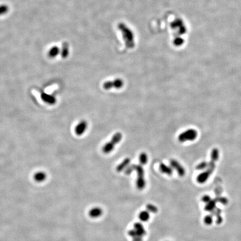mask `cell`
<instances>
[{"label":"cell","instance_id":"obj_24","mask_svg":"<svg viewBox=\"0 0 241 241\" xmlns=\"http://www.w3.org/2000/svg\"><path fill=\"white\" fill-rule=\"evenodd\" d=\"M216 200L218 202H219L221 203L224 204H227V202H228L226 199L225 198H222V197H219V198L217 199Z\"/></svg>","mask_w":241,"mask_h":241},{"label":"cell","instance_id":"obj_22","mask_svg":"<svg viewBox=\"0 0 241 241\" xmlns=\"http://www.w3.org/2000/svg\"><path fill=\"white\" fill-rule=\"evenodd\" d=\"M204 221L205 224L207 225H210L213 222V218L212 216H207L205 217L204 218Z\"/></svg>","mask_w":241,"mask_h":241},{"label":"cell","instance_id":"obj_25","mask_svg":"<svg viewBox=\"0 0 241 241\" xmlns=\"http://www.w3.org/2000/svg\"><path fill=\"white\" fill-rule=\"evenodd\" d=\"M212 199L210 198V197H209V196H208V195H205V196H204L202 198V200H203V202H204V203H208L209 201H210Z\"/></svg>","mask_w":241,"mask_h":241},{"label":"cell","instance_id":"obj_12","mask_svg":"<svg viewBox=\"0 0 241 241\" xmlns=\"http://www.w3.org/2000/svg\"><path fill=\"white\" fill-rule=\"evenodd\" d=\"M69 44L68 43L66 42H64L63 43L62 46V49L60 50V54L63 58L65 59L67 57H68L69 55Z\"/></svg>","mask_w":241,"mask_h":241},{"label":"cell","instance_id":"obj_3","mask_svg":"<svg viewBox=\"0 0 241 241\" xmlns=\"http://www.w3.org/2000/svg\"><path fill=\"white\" fill-rule=\"evenodd\" d=\"M122 138V135L121 133H116L113 137L112 138L111 140L108 142L106 143L102 148V151L104 154H109L111 152L114 150V146L117 144L119 142Z\"/></svg>","mask_w":241,"mask_h":241},{"label":"cell","instance_id":"obj_23","mask_svg":"<svg viewBox=\"0 0 241 241\" xmlns=\"http://www.w3.org/2000/svg\"><path fill=\"white\" fill-rule=\"evenodd\" d=\"M128 234L130 236L132 237L133 238H134L135 237L138 236H137V232L135 229H131L128 232Z\"/></svg>","mask_w":241,"mask_h":241},{"label":"cell","instance_id":"obj_6","mask_svg":"<svg viewBox=\"0 0 241 241\" xmlns=\"http://www.w3.org/2000/svg\"><path fill=\"white\" fill-rule=\"evenodd\" d=\"M88 124L87 121L84 120L81 121L75 127V133L78 136H80L83 134V133L86 131Z\"/></svg>","mask_w":241,"mask_h":241},{"label":"cell","instance_id":"obj_26","mask_svg":"<svg viewBox=\"0 0 241 241\" xmlns=\"http://www.w3.org/2000/svg\"><path fill=\"white\" fill-rule=\"evenodd\" d=\"M206 166H207V163L203 162V163L200 164V165H199L197 168L198 169H203L205 167H206Z\"/></svg>","mask_w":241,"mask_h":241},{"label":"cell","instance_id":"obj_27","mask_svg":"<svg viewBox=\"0 0 241 241\" xmlns=\"http://www.w3.org/2000/svg\"><path fill=\"white\" fill-rule=\"evenodd\" d=\"M133 241H142V237L136 236L133 238Z\"/></svg>","mask_w":241,"mask_h":241},{"label":"cell","instance_id":"obj_20","mask_svg":"<svg viewBox=\"0 0 241 241\" xmlns=\"http://www.w3.org/2000/svg\"><path fill=\"white\" fill-rule=\"evenodd\" d=\"M9 11V7L7 5H2L0 6V15L6 14Z\"/></svg>","mask_w":241,"mask_h":241},{"label":"cell","instance_id":"obj_9","mask_svg":"<svg viewBox=\"0 0 241 241\" xmlns=\"http://www.w3.org/2000/svg\"><path fill=\"white\" fill-rule=\"evenodd\" d=\"M103 210L99 207H95L91 209L89 212V216L92 218H96L100 217L102 215Z\"/></svg>","mask_w":241,"mask_h":241},{"label":"cell","instance_id":"obj_21","mask_svg":"<svg viewBox=\"0 0 241 241\" xmlns=\"http://www.w3.org/2000/svg\"><path fill=\"white\" fill-rule=\"evenodd\" d=\"M136 231L137 232V236L140 237H143L145 235H146V232L145 231V229H144L143 227L141 228L140 229H135Z\"/></svg>","mask_w":241,"mask_h":241},{"label":"cell","instance_id":"obj_13","mask_svg":"<svg viewBox=\"0 0 241 241\" xmlns=\"http://www.w3.org/2000/svg\"><path fill=\"white\" fill-rule=\"evenodd\" d=\"M159 169H160L161 172L164 174H165L168 175H171L173 174L172 169L169 166L166 165L163 163L160 164V166H159Z\"/></svg>","mask_w":241,"mask_h":241},{"label":"cell","instance_id":"obj_17","mask_svg":"<svg viewBox=\"0 0 241 241\" xmlns=\"http://www.w3.org/2000/svg\"><path fill=\"white\" fill-rule=\"evenodd\" d=\"M216 200H211L208 203L205 207V209L207 211H213L216 208Z\"/></svg>","mask_w":241,"mask_h":241},{"label":"cell","instance_id":"obj_18","mask_svg":"<svg viewBox=\"0 0 241 241\" xmlns=\"http://www.w3.org/2000/svg\"><path fill=\"white\" fill-rule=\"evenodd\" d=\"M139 160H140V164L142 165H145L146 164L147 162V160H148V157H147V154L145 152H142L140 155Z\"/></svg>","mask_w":241,"mask_h":241},{"label":"cell","instance_id":"obj_2","mask_svg":"<svg viewBox=\"0 0 241 241\" xmlns=\"http://www.w3.org/2000/svg\"><path fill=\"white\" fill-rule=\"evenodd\" d=\"M134 171L137 172L136 187L138 190H143L146 186V181L144 178V170L142 165L134 164Z\"/></svg>","mask_w":241,"mask_h":241},{"label":"cell","instance_id":"obj_11","mask_svg":"<svg viewBox=\"0 0 241 241\" xmlns=\"http://www.w3.org/2000/svg\"><path fill=\"white\" fill-rule=\"evenodd\" d=\"M131 160L130 158H126L125 159L123 160V161L120 163L116 167V171L117 172H121L123 170L126 169V168L127 167L128 165L130 164Z\"/></svg>","mask_w":241,"mask_h":241},{"label":"cell","instance_id":"obj_1","mask_svg":"<svg viewBox=\"0 0 241 241\" xmlns=\"http://www.w3.org/2000/svg\"><path fill=\"white\" fill-rule=\"evenodd\" d=\"M118 28L122 33L126 47L128 49H133L135 47V36L133 31L123 23L118 24Z\"/></svg>","mask_w":241,"mask_h":241},{"label":"cell","instance_id":"obj_16","mask_svg":"<svg viewBox=\"0 0 241 241\" xmlns=\"http://www.w3.org/2000/svg\"><path fill=\"white\" fill-rule=\"evenodd\" d=\"M150 213L147 210L142 211L139 214L138 217L142 222H147L150 219Z\"/></svg>","mask_w":241,"mask_h":241},{"label":"cell","instance_id":"obj_4","mask_svg":"<svg viewBox=\"0 0 241 241\" xmlns=\"http://www.w3.org/2000/svg\"><path fill=\"white\" fill-rule=\"evenodd\" d=\"M197 136V133L193 130H189L184 133H181L178 137L180 142L193 140Z\"/></svg>","mask_w":241,"mask_h":241},{"label":"cell","instance_id":"obj_10","mask_svg":"<svg viewBox=\"0 0 241 241\" xmlns=\"http://www.w3.org/2000/svg\"><path fill=\"white\" fill-rule=\"evenodd\" d=\"M212 171H213L212 169H208L207 171L204 172L199 175L197 178V180L199 183H203L205 181H207V180L208 179L209 175L211 174Z\"/></svg>","mask_w":241,"mask_h":241},{"label":"cell","instance_id":"obj_14","mask_svg":"<svg viewBox=\"0 0 241 241\" xmlns=\"http://www.w3.org/2000/svg\"><path fill=\"white\" fill-rule=\"evenodd\" d=\"M47 178V175L43 171H39L33 175V179L37 182H42Z\"/></svg>","mask_w":241,"mask_h":241},{"label":"cell","instance_id":"obj_7","mask_svg":"<svg viewBox=\"0 0 241 241\" xmlns=\"http://www.w3.org/2000/svg\"><path fill=\"white\" fill-rule=\"evenodd\" d=\"M170 165L174 169H175L180 176H183L185 175V171L184 169L177 161L175 160H171L170 161Z\"/></svg>","mask_w":241,"mask_h":241},{"label":"cell","instance_id":"obj_8","mask_svg":"<svg viewBox=\"0 0 241 241\" xmlns=\"http://www.w3.org/2000/svg\"><path fill=\"white\" fill-rule=\"evenodd\" d=\"M41 97L44 102L48 104H55L57 102V99L54 95H49L46 93H42L41 95Z\"/></svg>","mask_w":241,"mask_h":241},{"label":"cell","instance_id":"obj_19","mask_svg":"<svg viewBox=\"0 0 241 241\" xmlns=\"http://www.w3.org/2000/svg\"><path fill=\"white\" fill-rule=\"evenodd\" d=\"M146 208L147 210L149 212H151L153 213H156L158 211V209L156 207V206H155L154 205L151 204H147L146 207Z\"/></svg>","mask_w":241,"mask_h":241},{"label":"cell","instance_id":"obj_15","mask_svg":"<svg viewBox=\"0 0 241 241\" xmlns=\"http://www.w3.org/2000/svg\"><path fill=\"white\" fill-rule=\"evenodd\" d=\"M60 52V49L57 47H53L50 49L48 52V56L50 58H54L57 57Z\"/></svg>","mask_w":241,"mask_h":241},{"label":"cell","instance_id":"obj_5","mask_svg":"<svg viewBox=\"0 0 241 241\" xmlns=\"http://www.w3.org/2000/svg\"><path fill=\"white\" fill-rule=\"evenodd\" d=\"M123 80L118 78L114 79V81H108L105 82L103 84V88L106 90H110L113 88L119 89L123 87Z\"/></svg>","mask_w":241,"mask_h":241}]
</instances>
